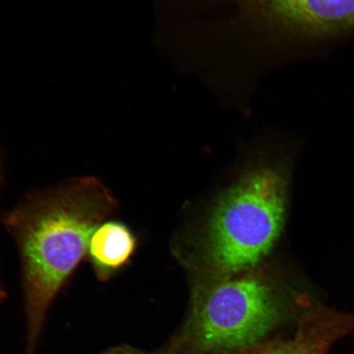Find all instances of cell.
Instances as JSON below:
<instances>
[{"instance_id":"1","label":"cell","mask_w":354,"mask_h":354,"mask_svg":"<svg viewBox=\"0 0 354 354\" xmlns=\"http://www.w3.org/2000/svg\"><path fill=\"white\" fill-rule=\"evenodd\" d=\"M114 207L109 190L88 177L34 198L8 216L24 266L28 354L52 301L87 254L93 232Z\"/></svg>"},{"instance_id":"2","label":"cell","mask_w":354,"mask_h":354,"mask_svg":"<svg viewBox=\"0 0 354 354\" xmlns=\"http://www.w3.org/2000/svg\"><path fill=\"white\" fill-rule=\"evenodd\" d=\"M286 183L278 171L251 172L216 207L210 225L209 255L221 273L253 267L268 254L281 232Z\"/></svg>"},{"instance_id":"3","label":"cell","mask_w":354,"mask_h":354,"mask_svg":"<svg viewBox=\"0 0 354 354\" xmlns=\"http://www.w3.org/2000/svg\"><path fill=\"white\" fill-rule=\"evenodd\" d=\"M247 21L265 59L277 69L354 35V0H248Z\"/></svg>"},{"instance_id":"4","label":"cell","mask_w":354,"mask_h":354,"mask_svg":"<svg viewBox=\"0 0 354 354\" xmlns=\"http://www.w3.org/2000/svg\"><path fill=\"white\" fill-rule=\"evenodd\" d=\"M281 315L276 291L263 278H228L198 296L190 321V335L202 351H241L263 340Z\"/></svg>"},{"instance_id":"5","label":"cell","mask_w":354,"mask_h":354,"mask_svg":"<svg viewBox=\"0 0 354 354\" xmlns=\"http://www.w3.org/2000/svg\"><path fill=\"white\" fill-rule=\"evenodd\" d=\"M354 331V313L314 308L300 323L294 338L271 345L257 354H328L337 340Z\"/></svg>"},{"instance_id":"6","label":"cell","mask_w":354,"mask_h":354,"mask_svg":"<svg viewBox=\"0 0 354 354\" xmlns=\"http://www.w3.org/2000/svg\"><path fill=\"white\" fill-rule=\"evenodd\" d=\"M134 234L119 221H104L88 242L87 254L96 275L108 280L130 260L136 250Z\"/></svg>"},{"instance_id":"7","label":"cell","mask_w":354,"mask_h":354,"mask_svg":"<svg viewBox=\"0 0 354 354\" xmlns=\"http://www.w3.org/2000/svg\"><path fill=\"white\" fill-rule=\"evenodd\" d=\"M104 354H166V353H147L136 351V349L129 347H118L110 349Z\"/></svg>"}]
</instances>
